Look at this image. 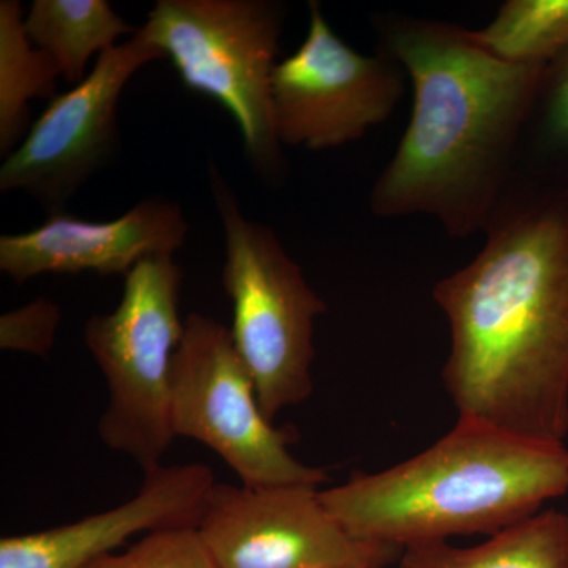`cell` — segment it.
Masks as SVG:
<instances>
[{"mask_svg":"<svg viewBox=\"0 0 568 568\" xmlns=\"http://www.w3.org/2000/svg\"><path fill=\"white\" fill-rule=\"evenodd\" d=\"M24 22L29 39L50 55L71 88L88 77L93 55L138 32L106 0H33Z\"/></svg>","mask_w":568,"mask_h":568,"instance_id":"obj_14","label":"cell"},{"mask_svg":"<svg viewBox=\"0 0 568 568\" xmlns=\"http://www.w3.org/2000/svg\"><path fill=\"white\" fill-rule=\"evenodd\" d=\"M399 568H568V515L541 510L476 547L448 541L403 549Z\"/></svg>","mask_w":568,"mask_h":568,"instance_id":"obj_13","label":"cell"},{"mask_svg":"<svg viewBox=\"0 0 568 568\" xmlns=\"http://www.w3.org/2000/svg\"><path fill=\"white\" fill-rule=\"evenodd\" d=\"M209 182L226 239L222 283L233 302L231 335L252 373L261 410L274 422L313 394L315 323L327 306L275 231L242 213L212 160Z\"/></svg>","mask_w":568,"mask_h":568,"instance_id":"obj_4","label":"cell"},{"mask_svg":"<svg viewBox=\"0 0 568 568\" xmlns=\"http://www.w3.org/2000/svg\"><path fill=\"white\" fill-rule=\"evenodd\" d=\"M470 36L500 61L548 65L568 50V0H507Z\"/></svg>","mask_w":568,"mask_h":568,"instance_id":"obj_16","label":"cell"},{"mask_svg":"<svg viewBox=\"0 0 568 568\" xmlns=\"http://www.w3.org/2000/svg\"><path fill=\"white\" fill-rule=\"evenodd\" d=\"M568 493V447L541 443L474 418L416 457L354 474L321 500L358 540L398 548L496 536Z\"/></svg>","mask_w":568,"mask_h":568,"instance_id":"obj_3","label":"cell"},{"mask_svg":"<svg viewBox=\"0 0 568 568\" xmlns=\"http://www.w3.org/2000/svg\"><path fill=\"white\" fill-rule=\"evenodd\" d=\"M182 278L173 256L145 257L125 275L119 305L92 316L84 327L85 346L108 387L106 409L97 426L100 439L144 474L163 466L178 439L171 379L185 327L179 315Z\"/></svg>","mask_w":568,"mask_h":568,"instance_id":"obj_6","label":"cell"},{"mask_svg":"<svg viewBox=\"0 0 568 568\" xmlns=\"http://www.w3.org/2000/svg\"><path fill=\"white\" fill-rule=\"evenodd\" d=\"M171 387L175 437L203 443L245 487H321L328 480L323 469L291 454L293 435L265 418L252 373L226 325L201 313L185 317Z\"/></svg>","mask_w":568,"mask_h":568,"instance_id":"obj_7","label":"cell"},{"mask_svg":"<svg viewBox=\"0 0 568 568\" xmlns=\"http://www.w3.org/2000/svg\"><path fill=\"white\" fill-rule=\"evenodd\" d=\"M517 175L568 192V50L541 74L519 145Z\"/></svg>","mask_w":568,"mask_h":568,"instance_id":"obj_17","label":"cell"},{"mask_svg":"<svg viewBox=\"0 0 568 568\" xmlns=\"http://www.w3.org/2000/svg\"><path fill=\"white\" fill-rule=\"evenodd\" d=\"M372 24L377 51L405 70L414 97L405 133L373 183V215L432 216L450 237L484 233L517 175L547 65L500 61L454 22L379 11Z\"/></svg>","mask_w":568,"mask_h":568,"instance_id":"obj_2","label":"cell"},{"mask_svg":"<svg viewBox=\"0 0 568 568\" xmlns=\"http://www.w3.org/2000/svg\"><path fill=\"white\" fill-rule=\"evenodd\" d=\"M197 530L219 568H384L403 552L351 536L313 485L215 484Z\"/></svg>","mask_w":568,"mask_h":568,"instance_id":"obj_9","label":"cell"},{"mask_svg":"<svg viewBox=\"0 0 568 568\" xmlns=\"http://www.w3.org/2000/svg\"><path fill=\"white\" fill-rule=\"evenodd\" d=\"M405 70L384 52L362 54L308 2V31L272 78V114L282 145L328 151L362 140L394 114Z\"/></svg>","mask_w":568,"mask_h":568,"instance_id":"obj_8","label":"cell"},{"mask_svg":"<svg viewBox=\"0 0 568 568\" xmlns=\"http://www.w3.org/2000/svg\"><path fill=\"white\" fill-rule=\"evenodd\" d=\"M480 252L436 283L444 387L458 417L514 435L568 436V192L515 175Z\"/></svg>","mask_w":568,"mask_h":568,"instance_id":"obj_1","label":"cell"},{"mask_svg":"<svg viewBox=\"0 0 568 568\" xmlns=\"http://www.w3.org/2000/svg\"><path fill=\"white\" fill-rule=\"evenodd\" d=\"M160 59L163 52L142 39L140 29L100 54L88 77L55 95L21 144L6 156L0 190L29 194L48 213L63 211L118 148L123 89L142 67Z\"/></svg>","mask_w":568,"mask_h":568,"instance_id":"obj_10","label":"cell"},{"mask_svg":"<svg viewBox=\"0 0 568 568\" xmlns=\"http://www.w3.org/2000/svg\"><path fill=\"white\" fill-rule=\"evenodd\" d=\"M189 231L181 205L156 196L108 222L51 212L31 231L0 235V271L17 284L44 274L125 276L145 257L174 256Z\"/></svg>","mask_w":568,"mask_h":568,"instance_id":"obj_11","label":"cell"},{"mask_svg":"<svg viewBox=\"0 0 568 568\" xmlns=\"http://www.w3.org/2000/svg\"><path fill=\"white\" fill-rule=\"evenodd\" d=\"M144 476L136 496L111 510L41 532L3 537L0 568H85L136 534L197 528L216 484L211 467L160 466Z\"/></svg>","mask_w":568,"mask_h":568,"instance_id":"obj_12","label":"cell"},{"mask_svg":"<svg viewBox=\"0 0 568 568\" xmlns=\"http://www.w3.org/2000/svg\"><path fill=\"white\" fill-rule=\"evenodd\" d=\"M283 24L284 6L274 0H159L140 29L189 91L233 115L246 159L268 181L283 173L272 114Z\"/></svg>","mask_w":568,"mask_h":568,"instance_id":"obj_5","label":"cell"},{"mask_svg":"<svg viewBox=\"0 0 568 568\" xmlns=\"http://www.w3.org/2000/svg\"><path fill=\"white\" fill-rule=\"evenodd\" d=\"M85 568H219L197 528L145 534L126 551L112 552Z\"/></svg>","mask_w":568,"mask_h":568,"instance_id":"obj_18","label":"cell"},{"mask_svg":"<svg viewBox=\"0 0 568 568\" xmlns=\"http://www.w3.org/2000/svg\"><path fill=\"white\" fill-rule=\"evenodd\" d=\"M24 7L0 2V153L10 155L31 130L29 103L54 99L58 65L26 32Z\"/></svg>","mask_w":568,"mask_h":568,"instance_id":"obj_15","label":"cell"},{"mask_svg":"<svg viewBox=\"0 0 568 568\" xmlns=\"http://www.w3.org/2000/svg\"><path fill=\"white\" fill-rule=\"evenodd\" d=\"M61 317L59 305L47 297L6 313L0 317V347L44 357L54 346Z\"/></svg>","mask_w":568,"mask_h":568,"instance_id":"obj_19","label":"cell"}]
</instances>
